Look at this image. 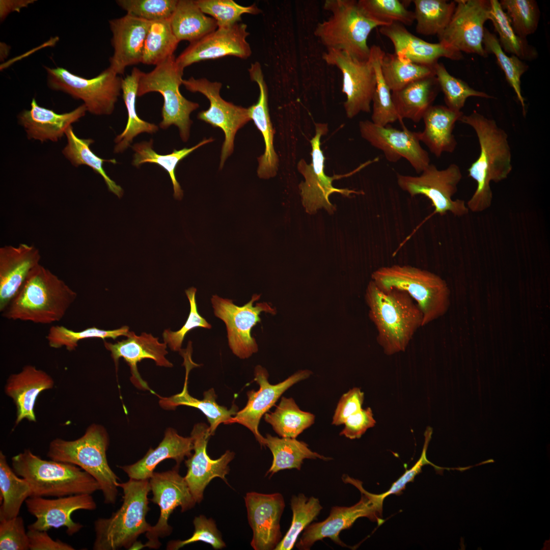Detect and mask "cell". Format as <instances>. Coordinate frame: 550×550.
<instances>
[{
	"instance_id": "7c38bea8",
	"label": "cell",
	"mask_w": 550,
	"mask_h": 550,
	"mask_svg": "<svg viewBox=\"0 0 550 550\" xmlns=\"http://www.w3.org/2000/svg\"><path fill=\"white\" fill-rule=\"evenodd\" d=\"M462 177L460 168L455 163L439 170L430 163L420 176L397 175L399 187L411 197L423 195L429 199L434 208L432 215L441 216L450 212L454 215L462 216L469 210L464 200L452 199L457 191V185Z\"/></svg>"
},
{
	"instance_id": "60d3db41",
	"label": "cell",
	"mask_w": 550,
	"mask_h": 550,
	"mask_svg": "<svg viewBox=\"0 0 550 550\" xmlns=\"http://www.w3.org/2000/svg\"><path fill=\"white\" fill-rule=\"evenodd\" d=\"M213 141L212 138L204 139L197 145L191 148H184L179 150L174 149L171 153L162 155L156 152L153 149V141H144L134 144L132 148L134 151L132 164L139 167L144 163H155L162 168L169 174L174 189V197L181 200L183 193L176 179L175 170L179 162L190 153L207 143Z\"/></svg>"
},
{
	"instance_id": "1f68e13d",
	"label": "cell",
	"mask_w": 550,
	"mask_h": 550,
	"mask_svg": "<svg viewBox=\"0 0 550 550\" xmlns=\"http://www.w3.org/2000/svg\"><path fill=\"white\" fill-rule=\"evenodd\" d=\"M191 344L188 343L185 350H181L180 354L184 358L183 365L186 369V374L183 390L180 393L169 397L158 396L159 398V404L165 409L172 410L180 405L191 406L200 410L206 417L209 424L210 433L212 436L214 434L218 426L224 424L238 411V407L233 404L228 409L227 407L221 406L216 402L217 396L213 388L204 392V398L202 400L193 397L188 393L187 382L188 374L194 367L200 365L194 363L191 360Z\"/></svg>"
},
{
	"instance_id": "484cf974",
	"label": "cell",
	"mask_w": 550,
	"mask_h": 550,
	"mask_svg": "<svg viewBox=\"0 0 550 550\" xmlns=\"http://www.w3.org/2000/svg\"><path fill=\"white\" fill-rule=\"evenodd\" d=\"M150 23L128 14L109 20L114 53L109 58L108 67L118 75L123 74L127 66L141 63Z\"/></svg>"
},
{
	"instance_id": "680465c9",
	"label": "cell",
	"mask_w": 550,
	"mask_h": 550,
	"mask_svg": "<svg viewBox=\"0 0 550 550\" xmlns=\"http://www.w3.org/2000/svg\"><path fill=\"white\" fill-rule=\"evenodd\" d=\"M193 524L195 531L190 538L184 540L170 541L167 543V549L177 550L197 541L208 543L214 549H221L226 546L212 519H207L204 515H201L195 517Z\"/></svg>"
},
{
	"instance_id": "f6af8a7d",
	"label": "cell",
	"mask_w": 550,
	"mask_h": 550,
	"mask_svg": "<svg viewBox=\"0 0 550 550\" xmlns=\"http://www.w3.org/2000/svg\"><path fill=\"white\" fill-rule=\"evenodd\" d=\"M416 31L425 36L441 34L454 13L456 3L445 0H414Z\"/></svg>"
},
{
	"instance_id": "d590c367",
	"label": "cell",
	"mask_w": 550,
	"mask_h": 550,
	"mask_svg": "<svg viewBox=\"0 0 550 550\" xmlns=\"http://www.w3.org/2000/svg\"><path fill=\"white\" fill-rule=\"evenodd\" d=\"M170 21L177 40L188 41L190 43L218 28L215 20L207 16L192 0H178Z\"/></svg>"
},
{
	"instance_id": "f35d334b",
	"label": "cell",
	"mask_w": 550,
	"mask_h": 550,
	"mask_svg": "<svg viewBox=\"0 0 550 550\" xmlns=\"http://www.w3.org/2000/svg\"><path fill=\"white\" fill-rule=\"evenodd\" d=\"M65 136L67 144L62 151L65 157L74 167L85 165L92 168L102 177L108 190L118 198H121L123 195V189L109 178L102 167L105 162L116 164L117 161L115 159H105L97 156L90 149V145L94 141L91 139L78 138L74 133L72 126L66 130Z\"/></svg>"
},
{
	"instance_id": "03108f58",
	"label": "cell",
	"mask_w": 550,
	"mask_h": 550,
	"mask_svg": "<svg viewBox=\"0 0 550 550\" xmlns=\"http://www.w3.org/2000/svg\"><path fill=\"white\" fill-rule=\"evenodd\" d=\"M35 1L34 0H21V1H0V18L3 21L7 16L11 12L16 11L19 12L22 8L28 6Z\"/></svg>"
},
{
	"instance_id": "e575fe53",
	"label": "cell",
	"mask_w": 550,
	"mask_h": 550,
	"mask_svg": "<svg viewBox=\"0 0 550 550\" xmlns=\"http://www.w3.org/2000/svg\"><path fill=\"white\" fill-rule=\"evenodd\" d=\"M439 90L434 75L419 79L392 92L393 102L400 120L408 119L419 122L433 105Z\"/></svg>"
},
{
	"instance_id": "4fadbf2b",
	"label": "cell",
	"mask_w": 550,
	"mask_h": 550,
	"mask_svg": "<svg viewBox=\"0 0 550 550\" xmlns=\"http://www.w3.org/2000/svg\"><path fill=\"white\" fill-rule=\"evenodd\" d=\"M261 294H254L251 299L242 306L232 300L213 295L211 302L216 317L226 324L229 346L232 352L241 359L250 357L258 350L255 339L252 337L253 327L260 322V314L265 312L275 315L277 311L266 302L253 304Z\"/></svg>"
},
{
	"instance_id": "94428289",
	"label": "cell",
	"mask_w": 550,
	"mask_h": 550,
	"mask_svg": "<svg viewBox=\"0 0 550 550\" xmlns=\"http://www.w3.org/2000/svg\"><path fill=\"white\" fill-rule=\"evenodd\" d=\"M364 394L358 388L350 389L340 398L333 418L332 424H344L347 419L362 409Z\"/></svg>"
},
{
	"instance_id": "7a4b0ae2",
	"label": "cell",
	"mask_w": 550,
	"mask_h": 550,
	"mask_svg": "<svg viewBox=\"0 0 550 550\" xmlns=\"http://www.w3.org/2000/svg\"><path fill=\"white\" fill-rule=\"evenodd\" d=\"M365 299L369 316L377 332L376 340L388 355L404 352L417 330L423 326L420 308L405 291L382 290L369 282Z\"/></svg>"
},
{
	"instance_id": "8d00e7d4",
	"label": "cell",
	"mask_w": 550,
	"mask_h": 550,
	"mask_svg": "<svg viewBox=\"0 0 550 550\" xmlns=\"http://www.w3.org/2000/svg\"><path fill=\"white\" fill-rule=\"evenodd\" d=\"M142 73L139 69L133 68L130 74L122 79V97L127 111L128 120L123 131L115 139L116 145L114 151L116 153L124 151L139 134L144 132L153 133L158 130V127L155 124L140 118L136 111V98Z\"/></svg>"
},
{
	"instance_id": "be15d7a7",
	"label": "cell",
	"mask_w": 550,
	"mask_h": 550,
	"mask_svg": "<svg viewBox=\"0 0 550 550\" xmlns=\"http://www.w3.org/2000/svg\"><path fill=\"white\" fill-rule=\"evenodd\" d=\"M430 438V434L428 433L427 435L425 433L424 446L422 455L419 460L413 468L406 471V472L392 485L388 490L384 493L378 494L381 501L383 502L385 498L391 494H400L402 490L405 488L406 484L409 482L413 481L415 476L421 472L422 468L423 465L427 464H431V463L427 459L426 454L428 443Z\"/></svg>"
},
{
	"instance_id": "db71d44e",
	"label": "cell",
	"mask_w": 550,
	"mask_h": 550,
	"mask_svg": "<svg viewBox=\"0 0 550 550\" xmlns=\"http://www.w3.org/2000/svg\"><path fill=\"white\" fill-rule=\"evenodd\" d=\"M501 7L507 15L512 27L520 37L534 33L538 28L540 11L535 0H501Z\"/></svg>"
},
{
	"instance_id": "6f0895ef",
	"label": "cell",
	"mask_w": 550,
	"mask_h": 550,
	"mask_svg": "<svg viewBox=\"0 0 550 550\" xmlns=\"http://www.w3.org/2000/svg\"><path fill=\"white\" fill-rule=\"evenodd\" d=\"M196 288L191 287L185 290V294L190 304V312L187 319L182 327L177 331L165 329L162 334L165 342L174 351H180L184 337L187 333L196 327L207 329L211 328V325L199 313L196 300Z\"/></svg>"
},
{
	"instance_id": "d6a6232c",
	"label": "cell",
	"mask_w": 550,
	"mask_h": 550,
	"mask_svg": "<svg viewBox=\"0 0 550 550\" xmlns=\"http://www.w3.org/2000/svg\"><path fill=\"white\" fill-rule=\"evenodd\" d=\"M193 449L191 436L183 437L178 434L174 429L169 428L156 448H150L146 454L135 463L118 467L130 479L149 480L160 462L167 459H172L175 460L176 465H180L185 457L191 456Z\"/></svg>"
},
{
	"instance_id": "6da1fadb",
	"label": "cell",
	"mask_w": 550,
	"mask_h": 550,
	"mask_svg": "<svg viewBox=\"0 0 550 550\" xmlns=\"http://www.w3.org/2000/svg\"><path fill=\"white\" fill-rule=\"evenodd\" d=\"M459 121L473 128L480 146L479 156L468 170L469 176L476 182L477 187L466 206L473 212H480L491 205L490 183L507 179L512 170L508 136L494 120L476 110L469 115L463 114Z\"/></svg>"
},
{
	"instance_id": "f5cc1de1",
	"label": "cell",
	"mask_w": 550,
	"mask_h": 550,
	"mask_svg": "<svg viewBox=\"0 0 550 550\" xmlns=\"http://www.w3.org/2000/svg\"><path fill=\"white\" fill-rule=\"evenodd\" d=\"M358 4L369 18L381 26L393 22L411 25L415 21L414 12L398 0H359Z\"/></svg>"
},
{
	"instance_id": "ab89813d",
	"label": "cell",
	"mask_w": 550,
	"mask_h": 550,
	"mask_svg": "<svg viewBox=\"0 0 550 550\" xmlns=\"http://www.w3.org/2000/svg\"><path fill=\"white\" fill-rule=\"evenodd\" d=\"M0 520L18 516L23 503L32 496L28 482L19 478L8 463L6 456L0 451Z\"/></svg>"
},
{
	"instance_id": "7dc6e473",
	"label": "cell",
	"mask_w": 550,
	"mask_h": 550,
	"mask_svg": "<svg viewBox=\"0 0 550 550\" xmlns=\"http://www.w3.org/2000/svg\"><path fill=\"white\" fill-rule=\"evenodd\" d=\"M384 51L376 45L370 47L372 60L376 76V86L372 98V122L386 126L400 120L392 98V92L386 82L381 70V60Z\"/></svg>"
},
{
	"instance_id": "ee69618b",
	"label": "cell",
	"mask_w": 550,
	"mask_h": 550,
	"mask_svg": "<svg viewBox=\"0 0 550 550\" xmlns=\"http://www.w3.org/2000/svg\"><path fill=\"white\" fill-rule=\"evenodd\" d=\"M380 65L383 77L391 92L419 79L435 75L434 67L414 63L395 52H384Z\"/></svg>"
},
{
	"instance_id": "277c9868",
	"label": "cell",
	"mask_w": 550,
	"mask_h": 550,
	"mask_svg": "<svg viewBox=\"0 0 550 550\" xmlns=\"http://www.w3.org/2000/svg\"><path fill=\"white\" fill-rule=\"evenodd\" d=\"M118 486L123 489L122 505L109 517L95 521L94 550L130 549L140 535L152 528L146 520L150 510L149 480L130 479L119 483Z\"/></svg>"
},
{
	"instance_id": "3957f363",
	"label": "cell",
	"mask_w": 550,
	"mask_h": 550,
	"mask_svg": "<svg viewBox=\"0 0 550 550\" xmlns=\"http://www.w3.org/2000/svg\"><path fill=\"white\" fill-rule=\"evenodd\" d=\"M77 296L64 281L39 264L30 271L2 316L9 320L51 324L63 318Z\"/></svg>"
},
{
	"instance_id": "e0dca14e",
	"label": "cell",
	"mask_w": 550,
	"mask_h": 550,
	"mask_svg": "<svg viewBox=\"0 0 550 550\" xmlns=\"http://www.w3.org/2000/svg\"><path fill=\"white\" fill-rule=\"evenodd\" d=\"M322 58L342 73V92L346 97L344 107L347 117L352 119L361 112L370 113L376 86V73L370 57L361 61L343 51L327 49Z\"/></svg>"
},
{
	"instance_id": "7bdbcfd3",
	"label": "cell",
	"mask_w": 550,
	"mask_h": 550,
	"mask_svg": "<svg viewBox=\"0 0 550 550\" xmlns=\"http://www.w3.org/2000/svg\"><path fill=\"white\" fill-rule=\"evenodd\" d=\"M490 3L489 20L499 35V44L505 52L514 55L522 61H531L537 59L538 54L536 48L530 45L527 39L515 33L499 1L490 0Z\"/></svg>"
},
{
	"instance_id": "836d02e7",
	"label": "cell",
	"mask_w": 550,
	"mask_h": 550,
	"mask_svg": "<svg viewBox=\"0 0 550 550\" xmlns=\"http://www.w3.org/2000/svg\"><path fill=\"white\" fill-rule=\"evenodd\" d=\"M463 115L446 106L431 105L424 114L423 131L419 132L420 142H423L436 157L445 152L452 153L457 146L453 131L456 122Z\"/></svg>"
},
{
	"instance_id": "5bb4252c",
	"label": "cell",
	"mask_w": 550,
	"mask_h": 550,
	"mask_svg": "<svg viewBox=\"0 0 550 550\" xmlns=\"http://www.w3.org/2000/svg\"><path fill=\"white\" fill-rule=\"evenodd\" d=\"M327 131L326 124L315 123V134L310 141L312 162L308 164L304 159H301L297 165L298 171L305 179L298 186L302 204L306 212L310 214L322 208L329 214L333 213L336 208L329 200L333 193H339L346 197L363 194L362 191L334 187L333 181L338 179L339 176L330 177L325 174V157L320 147V139Z\"/></svg>"
},
{
	"instance_id": "816d5d0a",
	"label": "cell",
	"mask_w": 550,
	"mask_h": 550,
	"mask_svg": "<svg viewBox=\"0 0 550 550\" xmlns=\"http://www.w3.org/2000/svg\"><path fill=\"white\" fill-rule=\"evenodd\" d=\"M434 68L440 89L444 95L446 106L452 110L461 111L466 99L470 97L494 98L485 92L474 89L463 80L450 74L442 63H436Z\"/></svg>"
},
{
	"instance_id": "603a6c76",
	"label": "cell",
	"mask_w": 550,
	"mask_h": 550,
	"mask_svg": "<svg viewBox=\"0 0 550 550\" xmlns=\"http://www.w3.org/2000/svg\"><path fill=\"white\" fill-rule=\"evenodd\" d=\"M28 511L36 520L28 526V529L46 531L65 527L68 536H72L83 527L74 522L71 515L77 510H93L97 505L91 494L82 493L47 499L41 497H30L25 501Z\"/></svg>"
},
{
	"instance_id": "52a82bcc",
	"label": "cell",
	"mask_w": 550,
	"mask_h": 550,
	"mask_svg": "<svg viewBox=\"0 0 550 550\" xmlns=\"http://www.w3.org/2000/svg\"><path fill=\"white\" fill-rule=\"evenodd\" d=\"M323 8L331 13L318 23L314 35L327 49L343 51L361 61L369 59L368 38L372 30L381 25L369 18L354 0H326Z\"/></svg>"
},
{
	"instance_id": "c3c4849f",
	"label": "cell",
	"mask_w": 550,
	"mask_h": 550,
	"mask_svg": "<svg viewBox=\"0 0 550 550\" xmlns=\"http://www.w3.org/2000/svg\"><path fill=\"white\" fill-rule=\"evenodd\" d=\"M292 512L291 526L274 550H290L296 543L299 535L317 516L322 509L319 499L310 498L304 493L293 495L290 502Z\"/></svg>"
},
{
	"instance_id": "6125c7cd",
	"label": "cell",
	"mask_w": 550,
	"mask_h": 550,
	"mask_svg": "<svg viewBox=\"0 0 550 550\" xmlns=\"http://www.w3.org/2000/svg\"><path fill=\"white\" fill-rule=\"evenodd\" d=\"M375 423L371 409L370 407L362 408L347 419L344 423L345 427L340 435L351 439L359 438Z\"/></svg>"
},
{
	"instance_id": "91938a15",
	"label": "cell",
	"mask_w": 550,
	"mask_h": 550,
	"mask_svg": "<svg viewBox=\"0 0 550 550\" xmlns=\"http://www.w3.org/2000/svg\"><path fill=\"white\" fill-rule=\"evenodd\" d=\"M0 549H30L29 537L21 516L0 520Z\"/></svg>"
},
{
	"instance_id": "9c48e42d",
	"label": "cell",
	"mask_w": 550,
	"mask_h": 550,
	"mask_svg": "<svg viewBox=\"0 0 550 550\" xmlns=\"http://www.w3.org/2000/svg\"><path fill=\"white\" fill-rule=\"evenodd\" d=\"M183 70L176 63L174 55L168 58L155 66L151 71H142L137 95L141 97L152 92L160 93L163 98V105L160 127L166 129L172 125L176 126L182 140L185 142L189 138L192 124L190 115L199 104L186 99L180 92Z\"/></svg>"
},
{
	"instance_id": "b9f144b4",
	"label": "cell",
	"mask_w": 550,
	"mask_h": 550,
	"mask_svg": "<svg viewBox=\"0 0 550 550\" xmlns=\"http://www.w3.org/2000/svg\"><path fill=\"white\" fill-rule=\"evenodd\" d=\"M264 419L280 436L296 438L314 423L315 416L301 410L293 398L282 397L274 411L265 414Z\"/></svg>"
},
{
	"instance_id": "e7e4bbea",
	"label": "cell",
	"mask_w": 550,
	"mask_h": 550,
	"mask_svg": "<svg viewBox=\"0 0 550 550\" xmlns=\"http://www.w3.org/2000/svg\"><path fill=\"white\" fill-rule=\"evenodd\" d=\"M31 550H74L69 544L60 540H53L47 531L29 529L27 532Z\"/></svg>"
},
{
	"instance_id": "83f0119b",
	"label": "cell",
	"mask_w": 550,
	"mask_h": 550,
	"mask_svg": "<svg viewBox=\"0 0 550 550\" xmlns=\"http://www.w3.org/2000/svg\"><path fill=\"white\" fill-rule=\"evenodd\" d=\"M87 110L82 104L72 111L58 114L40 106L33 98L29 110L24 109L18 116V122L24 128L29 140L57 142L71 125L84 117Z\"/></svg>"
},
{
	"instance_id": "8fae6325",
	"label": "cell",
	"mask_w": 550,
	"mask_h": 550,
	"mask_svg": "<svg viewBox=\"0 0 550 550\" xmlns=\"http://www.w3.org/2000/svg\"><path fill=\"white\" fill-rule=\"evenodd\" d=\"M343 477L344 482L351 483L361 492V500L350 507H332L328 516L324 520L311 523L303 531L296 547L300 550H309L317 541L330 538L336 544L347 546L339 538L340 533L350 528L360 517H367L381 524L382 505L377 494L370 493L362 486V482L347 475Z\"/></svg>"
},
{
	"instance_id": "8992f818",
	"label": "cell",
	"mask_w": 550,
	"mask_h": 550,
	"mask_svg": "<svg viewBox=\"0 0 550 550\" xmlns=\"http://www.w3.org/2000/svg\"><path fill=\"white\" fill-rule=\"evenodd\" d=\"M109 443L104 427L92 424L82 436L75 440L60 438L52 440L47 456L50 460L77 465L89 473L99 484L104 503L114 504L120 479L108 463L106 452Z\"/></svg>"
},
{
	"instance_id": "74e56055",
	"label": "cell",
	"mask_w": 550,
	"mask_h": 550,
	"mask_svg": "<svg viewBox=\"0 0 550 550\" xmlns=\"http://www.w3.org/2000/svg\"><path fill=\"white\" fill-rule=\"evenodd\" d=\"M265 438V446L273 455L272 464L266 476L269 475L271 477L285 469H296L299 471L305 459H320L324 461L332 459L312 451L306 443L296 438H279L269 434H267Z\"/></svg>"
},
{
	"instance_id": "d4e9b609",
	"label": "cell",
	"mask_w": 550,
	"mask_h": 550,
	"mask_svg": "<svg viewBox=\"0 0 550 550\" xmlns=\"http://www.w3.org/2000/svg\"><path fill=\"white\" fill-rule=\"evenodd\" d=\"M126 337V339L115 343L104 340V345L111 353L116 371L119 360L122 358L130 367L132 383L138 389L152 392L140 375L137 365L143 360L148 359L154 360L157 366L172 367L173 364L166 358L168 353L166 350L167 344L165 342H159L158 338L146 333L137 336L133 332H129Z\"/></svg>"
},
{
	"instance_id": "ba28073f",
	"label": "cell",
	"mask_w": 550,
	"mask_h": 550,
	"mask_svg": "<svg viewBox=\"0 0 550 550\" xmlns=\"http://www.w3.org/2000/svg\"><path fill=\"white\" fill-rule=\"evenodd\" d=\"M371 278L382 290L395 288L406 292L422 312L423 326L444 315L449 308L450 293L446 282L428 270L394 264L378 268Z\"/></svg>"
},
{
	"instance_id": "44dd1931",
	"label": "cell",
	"mask_w": 550,
	"mask_h": 550,
	"mask_svg": "<svg viewBox=\"0 0 550 550\" xmlns=\"http://www.w3.org/2000/svg\"><path fill=\"white\" fill-rule=\"evenodd\" d=\"M312 374L308 370H300L284 381L276 384H270L265 368L260 365L255 368L254 380L259 385L257 391L247 392L248 400L245 406L231 417L225 424L238 423L248 428L254 435L261 446L266 447L265 438L258 430L261 418L272 407L289 388L296 383L307 379Z\"/></svg>"
},
{
	"instance_id": "9a60e30c",
	"label": "cell",
	"mask_w": 550,
	"mask_h": 550,
	"mask_svg": "<svg viewBox=\"0 0 550 550\" xmlns=\"http://www.w3.org/2000/svg\"><path fill=\"white\" fill-rule=\"evenodd\" d=\"M179 468L176 465L170 470L154 472L149 479L153 494L150 501L159 506L160 516L157 523L146 533L147 541L142 544V548H159L161 545L159 538L168 537L172 532L168 520L174 510L179 506L181 512H185L195 506L196 502L184 477L180 475Z\"/></svg>"
},
{
	"instance_id": "4316f807",
	"label": "cell",
	"mask_w": 550,
	"mask_h": 550,
	"mask_svg": "<svg viewBox=\"0 0 550 550\" xmlns=\"http://www.w3.org/2000/svg\"><path fill=\"white\" fill-rule=\"evenodd\" d=\"M379 32L391 41L396 54L417 64L434 67L442 57L456 61L463 58L462 52L448 44L427 42L399 22L380 26Z\"/></svg>"
},
{
	"instance_id": "cb8c5ba5",
	"label": "cell",
	"mask_w": 550,
	"mask_h": 550,
	"mask_svg": "<svg viewBox=\"0 0 550 550\" xmlns=\"http://www.w3.org/2000/svg\"><path fill=\"white\" fill-rule=\"evenodd\" d=\"M244 500L253 533L252 547L255 550H274L282 539L280 519L285 507L283 496L250 492Z\"/></svg>"
},
{
	"instance_id": "bcb514c9",
	"label": "cell",
	"mask_w": 550,
	"mask_h": 550,
	"mask_svg": "<svg viewBox=\"0 0 550 550\" xmlns=\"http://www.w3.org/2000/svg\"><path fill=\"white\" fill-rule=\"evenodd\" d=\"M170 19L151 22L144 43L141 63L156 66L174 55L180 42L173 32Z\"/></svg>"
},
{
	"instance_id": "7402d4cb",
	"label": "cell",
	"mask_w": 550,
	"mask_h": 550,
	"mask_svg": "<svg viewBox=\"0 0 550 550\" xmlns=\"http://www.w3.org/2000/svg\"><path fill=\"white\" fill-rule=\"evenodd\" d=\"M211 436L209 426L205 423L195 424L190 433L194 453L185 461L187 471L184 478L198 503L203 499L204 490L213 479L218 477L227 483L226 476L230 471L229 463L235 455L227 450L219 458L211 459L206 450Z\"/></svg>"
},
{
	"instance_id": "ffe728a7",
	"label": "cell",
	"mask_w": 550,
	"mask_h": 550,
	"mask_svg": "<svg viewBox=\"0 0 550 550\" xmlns=\"http://www.w3.org/2000/svg\"><path fill=\"white\" fill-rule=\"evenodd\" d=\"M247 25L239 22L233 25L217 28L198 40L192 42L176 58L183 69L194 63L226 56L246 59L252 54L246 41L250 35Z\"/></svg>"
},
{
	"instance_id": "30bf717a",
	"label": "cell",
	"mask_w": 550,
	"mask_h": 550,
	"mask_svg": "<svg viewBox=\"0 0 550 550\" xmlns=\"http://www.w3.org/2000/svg\"><path fill=\"white\" fill-rule=\"evenodd\" d=\"M44 68L47 85L51 90L82 100L92 114L109 115L113 113L122 91L123 78L109 67L92 78L78 76L62 67Z\"/></svg>"
},
{
	"instance_id": "4dcf8cb0",
	"label": "cell",
	"mask_w": 550,
	"mask_h": 550,
	"mask_svg": "<svg viewBox=\"0 0 550 550\" xmlns=\"http://www.w3.org/2000/svg\"><path fill=\"white\" fill-rule=\"evenodd\" d=\"M54 381L44 371L28 365L17 373L8 378L5 386L6 394L11 398L16 407L15 426L23 419L36 422L34 408L36 399L42 391L52 389Z\"/></svg>"
},
{
	"instance_id": "d6986e66",
	"label": "cell",
	"mask_w": 550,
	"mask_h": 550,
	"mask_svg": "<svg viewBox=\"0 0 550 550\" xmlns=\"http://www.w3.org/2000/svg\"><path fill=\"white\" fill-rule=\"evenodd\" d=\"M359 126L361 136L382 151L388 161L405 158L419 174L430 163L428 153L421 146L419 132L379 126L369 120L360 121Z\"/></svg>"
},
{
	"instance_id": "5b68a950",
	"label": "cell",
	"mask_w": 550,
	"mask_h": 550,
	"mask_svg": "<svg viewBox=\"0 0 550 550\" xmlns=\"http://www.w3.org/2000/svg\"><path fill=\"white\" fill-rule=\"evenodd\" d=\"M12 466L15 473L29 483L32 497L92 494L100 490L97 481L78 466L42 459L29 449L13 456Z\"/></svg>"
},
{
	"instance_id": "681fc988",
	"label": "cell",
	"mask_w": 550,
	"mask_h": 550,
	"mask_svg": "<svg viewBox=\"0 0 550 550\" xmlns=\"http://www.w3.org/2000/svg\"><path fill=\"white\" fill-rule=\"evenodd\" d=\"M483 44L488 54H493L504 71L506 79L513 88L521 105L524 117L526 115L525 99L521 94V76L528 70L529 66L514 55L508 56L501 48L497 36L485 29Z\"/></svg>"
},
{
	"instance_id": "11a10c76",
	"label": "cell",
	"mask_w": 550,
	"mask_h": 550,
	"mask_svg": "<svg viewBox=\"0 0 550 550\" xmlns=\"http://www.w3.org/2000/svg\"><path fill=\"white\" fill-rule=\"evenodd\" d=\"M195 1L204 13L211 16L215 20L218 28L228 27L239 23L244 14L257 15L261 12L255 4L243 6L233 0Z\"/></svg>"
},
{
	"instance_id": "f1b7e54d",
	"label": "cell",
	"mask_w": 550,
	"mask_h": 550,
	"mask_svg": "<svg viewBox=\"0 0 550 550\" xmlns=\"http://www.w3.org/2000/svg\"><path fill=\"white\" fill-rule=\"evenodd\" d=\"M41 256L35 246L21 243L0 248V311L3 312L39 264Z\"/></svg>"
},
{
	"instance_id": "2e32d148",
	"label": "cell",
	"mask_w": 550,
	"mask_h": 550,
	"mask_svg": "<svg viewBox=\"0 0 550 550\" xmlns=\"http://www.w3.org/2000/svg\"><path fill=\"white\" fill-rule=\"evenodd\" d=\"M182 85L191 92L202 93L210 102L208 109L200 112L198 118L214 127H219L225 134L219 164L221 169L226 159L233 152L237 130L251 120L248 108L236 105L223 99L220 95L222 84L219 82L210 81L205 78L196 79L191 77L183 79Z\"/></svg>"
},
{
	"instance_id": "ac0fdd59",
	"label": "cell",
	"mask_w": 550,
	"mask_h": 550,
	"mask_svg": "<svg viewBox=\"0 0 550 550\" xmlns=\"http://www.w3.org/2000/svg\"><path fill=\"white\" fill-rule=\"evenodd\" d=\"M449 23L437 36L454 48L468 53L487 57L483 44L484 24L490 18V3L488 0H456Z\"/></svg>"
},
{
	"instance_id": "f546056e",
	"label": "cell",
	"mask_w": 550,
	"mask_h": 550,
	"mask_svg": "<svg viewBox=\"0 0 550 550\" xmlns=\"http://www.w3.org/2000/svg\"><path fill=\"white\" fill-rule=\"evenodd\" d=\"M248 71L251 79L257 84L260 91L257 102L248 108L249 116L262 134L265 144L264 153L258 158L257 174L260 178L269 179L277 175L279 158L273 145L274 130L269 113L268 88L259 62L251 64Z\"/></svg>"
},
{
	"instance_id": "9f6ffc18",
	"label": "cell",
	"mask_w": 550,
	"mask_h": 550,
	"mask_svg": "<svg viewBox=\"0 0 550 550\" xmlns=\"http://www.w3.org/2000/svg\"><path fill=\"white\" fill-rule=\"evenodd\" d=\"M116 3L127 14L151 22L170 19L178 1L118 0Z\"/></svg>"
},
{
	"instance_id": "f907efd6",
	"label": "cell",
	"mask_w": 550,
	"mask_h": 550,
	"mask_svg": "<svg viewBox=\"0 0 550 550\" xmlns=\"http://www.w3.org/2000/svg\"><path fill=\"white\" fill-rule=\"evenodd\" d=\"M127 326L113 330L100 329L95 326L88 327L79 331H74L63 325H53L50 327L46 337L51 348L58 349L65 347L68 351L75 350L78 342L91 338H100L103 341L111 338L115 340L120 336H127L129 333Z\"/></svg>"
}]
</instances>
